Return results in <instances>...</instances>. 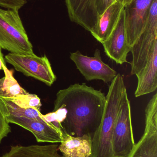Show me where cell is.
I'll list each match as a JSON object with an SVG mask.
<instances>
[{"mask_svg":"<svg viewBox=\"0 0 157 157\" xmlns=\"http://www.w3.org/2000/svg\"><path fill=\"white\" fill-rule=\"evenodd\" d=\"M145 126L143 136L128 157H157V94L145 109Z\"/></svg>","mask_w":157,"mask_h":157,"instance_id":"7","label":"cell"},{"mask_svg":"<svg viewBox=\"0 0 157 157\" xmlns=\"http://www.w3.org/2000/svg\"><path fill=\"white\" fill-rule=\"evenodd\" d=\"M137 87L135 92L136 98L152 93L157 88V44L147 64L137 74Z\"/></svg>","mask_w":157,"mask_h":157,"instance_id":"13","label":"cell"},{"mask_svg":"<svg viewBox=\"0 0 157 157\" xmlns=\"http://www.w3.org/2000/svg\"><path fill=\"white\" fill-rule=\"evenodd\" d=\"M96 2V0H65L70 20L90 33L96 29L99 19Z\"/></svg>","mask_w":157,"mask_h":157,"instance_id":"12","label":"cell"},{"mask_svg":"<svg viewBox=\"0 0 157 157\" xmlns=\"http://www.w3.org/2000/svg\"><path fill=\"white\" fill-rule=\"evenodd\" d=\"M106 102L101 90L77 83L57 92L53 111L67 133L92 137L101 122Z\"/></svg>","mask_w":157,"mask_h":157,"instance_id":"1","label":"cell"},{"mask_svg":"<svg viewBox=\"0 0 157 157\" xmlns=\"http://www.w3.org/2000/svg\"><path fill=\"white\" fill-rule=\"evenodd\" d=\"M5 117L9 123L17 124L32 133L39 143L55 144L61 142L62 132L45 120L40 121L10 115Z\"/></svg>","mask_w":157,"mask_h":157,"instance_id":"11","label":"cell"},{"mask_svg":"<svg viewBox=\"0 0 157 157\" xmlns=\"http://www.w3.org/2000/svg\"><path fill=\"white\" fill-rule=\"evenodd\" d=\"M18 11L0 8V48L12 53L33 55V46Z\"/></svg>","mask_w":157,"mask_h":157,"instance_id":"3","label":"cell"},{"mask_svg":"<svg viewBox=\"0 0 157 157\" xmlns=\"http://www.w3.org/2000/svg\"><path fill=\"white\" fill-rule=\"evenodd\" d=\"M70 59L86 80H102L104 83L111 82L118 73L102 61L100 50L96 49L94 56L88 57L79 51L71 53Z\"/></svg>","mask_w":157,"mask_h":157,"instance_id":"8","label":"cell"},{"mask_svg":"<svg viewBox=\"0 0 157 157\" xmlns=\"http://www.w3.org/2000/svg\"><path fill=\"white\" fill-rule=\"evenodd\" d=\"M135 143L132 124L131 103L127 90L124 93L116 119L112 137L115 157H128Z\"/></svg>","mask_w":157,"mask_h":157,"instance_id":"5","label":"cell"},{"mask_svg":"<svg viewBox=\"0 0 157 157\" xmlns=\"http://www.w3.org/2000/svg\"><path fill=\"white\" fill-rule=\"evenodd\" d=\"M26 3V1L25 0H0V6L18 10Z\"/></svg>","mask_w":157,"mask_h":157,"instance_id":"20","label":"cell"},{"mask_svg":"<svg viewBox=\"0 0 157 157\" xmlns=\"http://www.w3.org/2000/svg\"><path fill=\"white\" fill-rule=\"evenodd\" d=\"M126 90L123 77L120 74L111 82L106 97L101 122L91 137L92 153L89 157H115L112 137L122 98Z\"/></svg>","mask_w":157,"mask_h":157,"instance_id":"2","label":"cell"},{"mask_svg":"<svg viewBox=\"0 0 157 157\" xmlns=\"http://www.w3.org/2000/svg\"><path fill=\"white\" fill-rule=\"evenodd\" d=\"M154 0H133L124 7L128 45L131 48L145 27Z\"/></svg>","mask_w":157,"mask_h":157,"instance_id":"9","label":"cell"},{"mask_svg":"<svg viewBox=\"0 0 157 157\" xmlns=\"http://www.w3.org/2000/svg\"><path fill=\"white\" fill-rule=\"evenodd\" d=\"M157 44V0L150 7L145 27L131 48L132 55L131 74L135 75L146 65L155 46Z\"/></svg>","mask_w":157,"mask_h":157,"instance_id":"4","label":"cell"},{"mask_svg":"<svg viewBox=\"0 0 157 157\" xmlns=\"http://www.w3.org/2000/svg\"><path fill=\"white\" fill-rule=\"evenodd\" d=\"M124 7L122 4L117 1L100 17L97 25L91 34L101 44L107 40L115 29Z\"/></svg>","mask_w":157,"mask_h":157,"instance_id":"15","label":"cell"},{"mask_svg":"<svg viewBox=\"0 0 157 157\" xmlns=\"http://www.w3.org/2000/svg\"><path fill=\"white\" fill-rule=\"evenodd\" d=\"M9 124L0 109V143L11 132Z\"/></svg>","mask_w":157,"mask_h":157,"instance_id":"21","label":"cell"},{"mask_svg":"<svg viewBox=\"0 0 157 157\" xmlns=\"http://www.w3.org/2000/svg\"><path fill=\"white\" fill-rule=\"evenodd\" d=\"M0 109L4 116L10 115L15 117H24L42 121L43 114L40 111L31 108L19 107L8 99L0 97Z\"/></svg>","mask_w":157,"mask_h":157,"instance_id":"18","label":"cell"},{"mask_svg":"<svg viewBox=\"0 0 157 157\" xmlns=\"http://www.w3.org/2000/svg\"><path fill=\"white\" fill-rule=\"evenodd\" d=\"M102 44L104 52L110 59L119 64L127 63V56L131 52V48L126 37L124 8L115 29Z\"/></svg>","mask_w":157,"mask_h":157,"instance_id":"10","label":"cell"},{"mask_svg":"<svg viewBox=\"0 0 157 157\" xmlns=\"http://www.w3.org/2000/svg\"><path fill=\"white\" fill-rule=\"evenodd\" d=\"M116 2L117 0H96V10L99 18L109 6Z\"/></svg>","mask_w":157,"mask_h":157,"instance_id":"22","label":"cell"},{"mask_svg":"<svg viewBox=\"0 0 157 157\" xmlns=\"http://www.w3.org/2000/svg\"><path fill=\"white\" fill-rule=\"evenodd\" d=\"M5 76L0 78V97L9 98L28 92L20 86L14 77L13 70H9L6 65L4 59L2 62Z\"/></svg>","mask_w":157,"mask_h":157,"instance_id":"17","label":"cell"},{"mask_svg":"<svg viewBox=\"0 0 157 157\" xmlns=\"http://www.w3.org/2000/svg\"><path fill=\"white\" fill-rule=\"evenodd\" d=\"M6 60L16 71L28 77H33L51 86L56 80L50 63L46 55L38 57L33 55H21L9 53L5 57Z\"/></svg>","mask_w":157,"mask_h":157,"instance_id":"6","label":"cell"},{"mask_svg":"<svg viewBox=\"0 0 157 157\" xmlns=\"http://www.w3.org/2000/svg\"><path fill=\"white\" fill-rule=\"evenodd\" d=\"M133 0H117V1L122 4L124 6L129 4Z\"/></svg>","mask_w":157,"mask_h":157,"instance_id":"23","label":"cell"},{"mask_svg":"<svg viewBox=\"0 0 157 157\" xmlns=\"http://www.w3.org/2000/svg\"></svg>","mask_w":157,"mask_h":157,"instance_id":"25","label":"cell"},{"mask_svg":"<svg viewBox=\"0 0 157 157\" xmlns=\"http://www.w3.org/2000/svg\"><path fill=\"white\" fill-rule=\"evenodd\" d=\"M57 144L47 145L11 147L9 152L1 157H63L58 153Z\"/></svg>","mask_w":157,"mask_h":157,"instance_id":"16","label":"cell"},{"mask_svg":"<svg viewBox=\"0 0 157 157\" xmlns=\"http://www.w3.org/2000/svg\"><path fill=\"white\" fill-rule=\"evenodd\" d=\"M7 99L10 100L21 108H31L36 109L40 111L42 105L40 98L37 96L29 93L26 94L18 95Z\"/></svg>","mask_w":157,"mask_h":157,"instance_id":"19","label":"cell"},{"mask_svg":"<svg viewBox=\"0 0 157 157\" xmlns=\"http://www.w3.org/2000/svg\"><path fill=\"white\" fill-rule=\"evenodd\" d=\"M58 149L63 157H89L92 153L91 137L88 135L72 136L63 130Z\"/></svg>","mask_w":157,"mask_h":157,"instance_id":"14","label":"cell"},{"mask_svg":"<svg viewBox=\"0 0 157 157\" xmlns=\"http://www.w3.org/2000/svg\"><path fill=\"white\" fill-rule=\"evenodd\" d=\"M4 59L2 53V48H0V70H2V61Z\"/></svg>","mask_w":157,"mask_h":157,"instance_id":"24","label":"cell"}]
</instances>
